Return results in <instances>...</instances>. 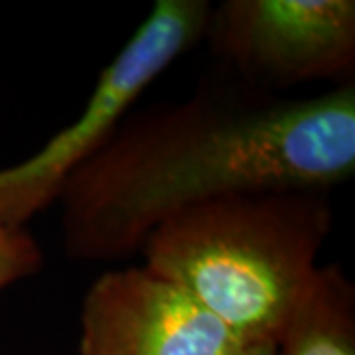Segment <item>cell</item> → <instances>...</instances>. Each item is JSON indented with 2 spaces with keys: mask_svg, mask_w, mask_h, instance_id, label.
Returning a JSON list of instances; mask_svg holds the SVG:
<instances>
[{
  "mask_svg": "<svg viewBox=\"0 0 355 355\" xmlns=\"http://www.w3.org/2000/svg\"><path fill=\"white\" fill-rule=\"evenodd\" d=\"M355 172V83L312 97L245 87L227 73L125 119L58 196L62 245L83 263L139 253L170 217L237 193L328 191Z\"/></svg>",
  "mask_w": 355,
  "mask_h": 355,
  "instance_id": "cell-1",
  "label": "cell"
},
{
  "mask_svg": "<svg viewBox=\"0 0 355 355\" xmlns=\"http://www.w3.org/2000/svg\"><path fill=\"white\" fill-rule=\"evenodd\" d=\"M331 227L328 191L237 193L170 217L139 253L245 347L277 345Z\"/></svg>",
  "mask_w": 355,
  "mask_h": 355,
  "instance_id": "cell-2",
  "label": "cell"
},
{
  "mask_svg": "<svg viewBox=\"0 0 355 355\" xmlns=\"http://www.w3.org/2000/svg\"><path fill=\"white\" fill-rule=\"evenodd\" d=\"M211 2L158 0L113 62L105 65L76 121L38 153L0 168V227L22 229L58 202L64 184L127 119L144 89L203 40Z\"/></svg>",
  "mask_w": 355,
  "mask_h": 355,
  "instance_id": "cell-3",
  "label": "cell"
},
{
  "mask_svg": "<svg viewBox=\"0 0 355 355\" xmlns=\"http://www.w3.org/2000/svg\"><path fill=\"white\" fill-rule=\"evenodd\" d=\"M202 42L219 71L280 95L314 83H354V0H225L209 10Z\"/></svg>",
  "mask_w": 355,
  "mask_h": 355,
  "instance_id": "cell-4",
  "label": "cell"
},
{
  "mask_svg": "<svg viewBox=\"0 0 355 355\" xmlns=\"http://www.w3.org/2000/svg\"><path fill=\"white\" fill-rule=\"evenodd\" d=\"M221 322L148 266L103 272L83 296L79 355H241Z\"/></svg>",
  "mask_w": 355,
  "mask_h": 355,
  "instance_id": "cell-5",
  "label": "cell"
},
{
  "mask_svg": "<svg viewBox=\"0 0 355 355\" xmlns=\"http://www.w3.org/2000/svg\"><path fill=\"white\" fill-rule=\"evenodd\" d=\"M277 355H355V284L342 266H318L280 334Z\"/></svg>",
  "mask_w": 355,
  "mask_h": 355,
  "instance_id": "cell-6",
  "label": "cell"
},
{
  "mask_svg": "<svg viewBox=\"0 0 355 355\" xmlns=\"http://www.w3.org/2000/svg\"><path fill=\"white\" fill-rule=\"evenodd\" d=\"M44 265V254L30 231L0 227V292L30 279Z\"/></svg>",
  "mask_w": 355,
  "mask_h": 355,
  "instance_id": "cell-7",
  "label": "cell"
},
{
  "mask_svg": "<svg viewBox=\"0 0 355 355\" xmlns=\"http://www.w3.org/2000/svg\"><path fill=\"white\" fill-rule=\"evenodd\" d=\"M241 355H277V345L275 343L253 345V347H247Z\"/></svg>",
  "mask_w": 355,
  "mask_h": 355,
  "instance_id": "cell-8",
  "label": "cell"
}]
</instances>
